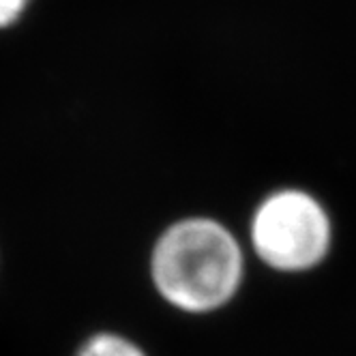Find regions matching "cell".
<instances>
[{"instance_id":"6da1fadb","label":"cell","mask_w":356,"mask_h":356,"mask_svg":"<svg viewBox=\"0 0 356 356\" xmlns=\"http://www.w3.org/2000/svg\"><path fill=\"white\" fill-rule=\"evenodd\" d=\"M150 273L157 292L176 309L209 314L236 294L243 282V249L219 221L189 217L159 236Z\"/></svg>"},{"instance_id":"7a4b0ae2","label":"cell","mask_w":356,"mask_h":356,"mask_svg":"<svg viewBox=\"0 0 356 356\" xmlns=\"http://www.w3.org/2000/svg\"><path fill=\"white\" fill-rule=\"evenodd\" d=\"M330 219L320 202L298 189L270 193L251 221L258 258L275 270L300 273L318 266L330 249Z\"/></svg>"},{"instance_id":"3957f363","label":"cell","mask_w":356,"mask_h":356,"mask_svg":"<svg viewBox=\"0 0 356 356\" xmlns=\"http://www.w3.org/2000/svg\"><path fill=\"white\" fill-rule=\"evenodd\" d=\"M78 356H146L134 341L114 333H99L90 337Z\"/></svg>"},{"instance_id":"277c9868","label":"cell","mask_w":356,"mask_h":356,"mask_svg":"<svg viewBox=\"0 0 356 356\" xmlns=\"http://www.w3.org/2000/svg\"><path fill=\"white\" fill-rule=\"evenodd\" d=\"M29 0H0V29L11 26L26 11Z\"/></svg>"}]
</instances>
